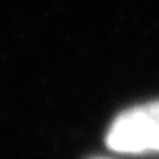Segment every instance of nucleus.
I'll list each match as a JSON object with an SVG mask.
<instances>
[{"label": "nucleus", "instance_id": "nucleus-1", "mask_svg": "<svg viewBox=\"0 0 159 159\" xmlns=\"http://www.w3.org/2000/svg\"><path fill=\"white\" fill-rule=\"evenodd\" d=\"M106 145L117 154L159 152V101L117 115L106 133Z\"/></svg>", "mask_w": 159, "mask_h": 159}, {"label": "nucleus", "instance_id": "nucleus-2", "mask_svg": "<svg viewBox=\"0 0 159 159\" xmlns=\"http://www.w3.org/2000/svg\"><path fill=\"white\" fill-rule=\"evenodd\" d=\"M94 159H110V157H94Z\"/></svg>", "mask_w": 159, "mask_h": 159}]
</instances>
